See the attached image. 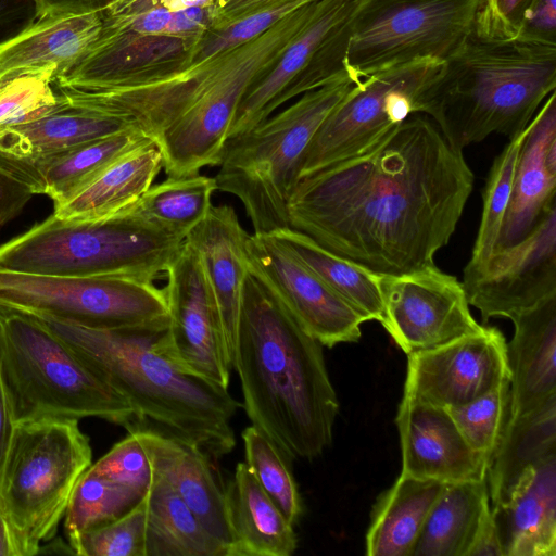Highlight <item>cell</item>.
Wrapping results in <instances>:
<instances>
[{
  "instance_id": "35",
  "label": "cell",
  "mask_w": 556,
  "mask_h": 556,
  "mask_svg": "<svg viewBox=\"0 0 556 556\" xmlns=\"http://www.w3.org/2000/svg\"><path fill=\"white\" fill-rule=\"evenodd\" d=\"M270 236L315 271L365 321L376 320L383 325L386 315L380 275L326 250L308 236L290 227Z\"/></svg>"
},
{
  "instance_id": "47",
  "label": "cell",
  "mask_w": 556,
  "mask_h": 556,
  "mask_svg": "<svg viewBox=\"0 0 556 556\" xmlns=\"http://www.w3.org/2000/svg\"><path fill=\"white\" fill-rule=\"evenodd\" d=\"M33 195L25 184L0 167V231L22 212Z\"/></svg>"
},
{
  "instance_id": "43",
  "label": "cell",
  "mask_w": 556,
  "mask_h": 556,
  "mask_svg": "<svg viewBox=\"0 0 556 556\" xmlns=\"http://www.w3.org/2000/svg\"><path fill=\"white\" fill-rule=\"evenodd\" d=\"M94 473L130 488L146 495L153 481L154 471L150 457L137 434L118 441L112 448L89 467Z\"/></svg>"
},
{
  "instance_id": "24",
  "label": "cell",
  "mask_w": 556,
  "mask_h": 556,
  "mask_svg": "<svg viewBox=\"0 0 556 556\" xmlns=\"http://www.w3.org/2000/svg\"><path fill=\"white\" fill-rule=\"evenodd\" d=\"M247 236L232 206L212 205L205 218L186 238L201 258L231 367L242 289L248 275Z\"/></svg>"
},
{
  "instance_id": "29",
  "label": "cell",
  "mask_w": 556,
  "mask_h": 556,
  "mask_svg": "<svg viewBox=\"0 0 556 556\" xmlns=\"http://www.w3.org/2000/svg\"><path fill=\"white\" fill-rule=\"evenodd\" d=\"M60 99L61 105L54 111L0 131V154L39 157L116 132L138 129L124 119L75 106Z\"/></svg>"
},
{
  "instance_id": "12",
  "label": "cell",
  "mask_w": 556,
  "mask_h": 556,
  "mask_svg": "<svg viewBox=\"0 0 556 556\" xmlns=\"http://www.w3.org/2000/svg\"><path fill=\"white\" fill-rule=\"evenodd\" d=\"M444 62L414 61L354 84L317 129L300 179L370 149L412 114Z\"/></svg>"
},
{
  "instance_id": "37",
  "label": "cell",
  "mask_w": 556,
  "mask_h": 556,
  "mask_svg": "<svg viewBox=\"0 0 556 556\" xmlns=\"http://www.w3.org/2000/svg\"><path fill=\"white\" fill-rule=\"evenodd\" d=\"M143 496L88 468L75 484L64 515L68 544L72 545L83 533L119 518Z\"/></svg>"
},
{
  "instance_id": "23",
  "label": "cell",
  "mask_w": 556,
  "mask_h": 556,
  "mask_svg": "<svg viewBox=\"0 0 556 556\" xmlns=\"http://www.w3.org/2000/svg\"><path fill=\"white\" fill-rule=\"evenodd\" d=\"M152 139L138 129L116 132L39 157L0 154V167L34 194L49 197L54 208L84 190L123 155Z\"/></svg>"
},
{
  "instance_id": "42",
  "label": "cell",
  "mask_w": 556,
  "mask_h": 556,
  "mask_svg": "<svg viewBox=\"0 0 556 556\" xmlns=\"http://www.w3.org/2000/svg\"><path fill=\"white\" fill-rule=\"evenodd\" d=\"M147 494L119 518L83 533L71 546L80 556H146Z\"/></svg>"
},
{
  "instance_id": "15",
  "label": "cell",
  "mask_w": 556,
  "mask_h": 556,
  "mask_svg": "<svg viewBox=\"0 0 556 556\" xmlns=\"http://www.w3.org/2000/svg\"><path fill=\"white\" fill-rule=\"evenodd\" d=\"M383 328L406 355L431 350L483 329L458 279L435 264L400 276L380 275Z\"/></svg>"
},
{
  "instance_id": "30",
  "label": "cell",
  "mask_w": 556,
  "mask_h": 556,
  "mask_svg": "<svg viewBox=\"0 0 556 556\" xmlns=\"http://www.w3.org/2000/svg\"><path fill=\"white\" fill-rule=\"evenodd\" d=\"M556 455V396L516 418H507L486 475L491 508L506 502L531 468Z\"/></svg>"
},
{
  "instance_id": "39",
  "label": "cell",
  "mask_w": 556,
  "mask_h": 556,
  "mask_svg": "<svg viewBox=\"0 0 556 556\" xmlns=\"http://www.w3.org/2000/svg\"><path fill=\"white\" fill-rule=\"evenodd\" d=\"M241 438L244 446V463L286 519L295 526L303 507L288 457L269 438L252 425L242 431Z\"/></svg>"
},
{
  "instance_id": "6",
  "label": "cell",
  "mask_w": 556,
  "mask_h": 556,
  "mask_svg": "<svg viewBox=\"0 0 556 556\" xmlns=\"http://www.w3.org/2000/svg\"><path fill=\"white\" fill-rule=\"evenodd\" d=\"M184 241L129 208L100 218L52 213L0 245V270L153 282L165 275Z\"/></svg>"
},
{
  "instance_id": "2",
  "label": "cell",
  "mask_w": 556,
  "mask_h": 556,
  "mask_svg": "<svg viewBox=\"0 0 556 556\" xmlns=\"http://www.w3.org/2000/svg\"><path fill=\"white\" fill-rule=\"evenodd\" d=\"M232 369L247 417L289 460L315 458L330 446L339 402L323 345L249 270Z\"/></svg>"
},
{
  "instance_id": "4",
  "label": "cell",
  "mask_w": 556,
  "mask_h": 556,
  "mask_svg": "<svg viewBox=\"0 0 556 556\" xmlns=\"http://www.w3.org/2000/svg\"><path fill=\"white\" fill-rule=\"evenodd\" d=\"M555 88L556 46L472 31L422 93L418 114L463 152L492 134L519 135Z\"/></svg>"
},
{
  "instance_id": "48",
  "label": "cell",
  "mask_w": 556,
  "mask_h": 556,
  "mask_svg": "<svg viewBox=\"0 0 556 556\" xmlns=\"http://www.w3.org/2000/svg\"><path fill=\"white\" fill-rule=\"evenodd\" d=\"M42 14H88L106 11L118 0H37Z\"/></svg>"
},
{
  "instance_id": "27",
  "label": "cell",
  "mask_w": 556,
  "mask_h": 556,
  "mask_svg": "<svg viewBox=\"0 0 556 556\" xmlns=\"http://www.w3.org/2000/svg\"><path fill=\"white\" fill-rule=\"evenodd\" d=\"M491 511L504 556H555L556 455L527 471Z\"/></svg>"
},
{
  "instance_id": "34",
  "label": "cell",
  "mask_w": 556,
  "mask_h": 556,
  "mask_svg": "<svg viewBox=\"0 0 556 556\" xmlns=\"http://www.w3.org/2000/svg\"><path fill=\"white\" fill-rule=\"evenodd\" d=\"M147 502L146 556H227L226 547L155 472Z\"/></svg>"
},
{
  "instance_id": "7",
  "label": "cell",
  "mask_w": 556,
  "mask_h": 556,
  "mask_svg": "<svg viewBox=\"0 0 556 556\" xmlns=\"http://www.w3.org/2000/svg\"><path fill=\"white\" fill-rule=\"evenodd\" d=\"M354 84L344 72L252 129L226 140L214 177L217 190L241 201L254 233L270 235L289 228L288 203L308 147L324 119Z\"/></svg>"
},
{
  "instance_id": "5",
  "label": "cell",
  "mask_w": 556,
  "mask_h": 556,
  "mask_svg": "<svg viewBox=\"0 0 556 556\" xmlns=\"http://www.w3.org/2000/svg\"><path fill=\"white\" fill-rule=\"evenodd\" d=\"M0 382L14 425L100 418L129 429L126 399L41 318L0 306Z\"/></svg>"
},
{
  "instance_id": "28",
  "label": "cell",
  "mask_w": 556,
  "mask_h": 556,
  "mask_svg": "<svg viewBox=\"0 0 556 556\" xmlns=\"http://www.w3.org/2000/svg\"><path fill=\"white\" fill-rule=\"evenodd\" d=\"M231 543L228 556H291L298 547L292 526L262 489L245 463L226 486Z\"/></svg>"
},
{
  "instance_id": "11",
  "label": "cell",
  "mask_w": 556,
  "mask_h": 556,
  "mask_svg": "<svg viewBox=\"0 0 556 556\" xmlns=\"http://www.w3.org/2000/svg\"><path fill=\"white\" fill-rule=\"evenodd\" d=\"M0 306L88 329L136 326L168 315L164 290L153 282L4 270Z\"/></svg>"
},
{
  "instance_id": "45",
  "label": "cell",
  "mask_w": 556,
  "mask_h": 556,
  "mask_svg": "<svg viewBox=\"0 0 556 556\" xmlns=\"http://www.w3.org/2000/svg\"><path fill=\"white\" fill-rule=\"evenodd\" d=\"M517 38L556 46V0H533Z\"/></svg>"
},
{
  "instance_id": "36",
  "label": "cell",
  "mask_w": 556,
  "mask_h": 556,
  "mask_svg": "<svg viewBox=\"0 0 556 556\" xmlns=\"http://www.w3.org/2000/svg\"><path fill=\"white\" fill-rule=\"evenodd\" d=\"M216 190L215 178L199 173L167 177L152 185L128 208L140 218L186 239L207 215Z\"/></svg>"
},
{
  "instance_id": "21",
  "label": "cell",
  "mask_w": 556,
  "mask_h": 556,
  "mask_svg": "<svg viewBox=\"0 0 556 556\" xmlns=\"http://www.w3.org/2000/svg\"><path fill=\"white\" fill-rule=\"evenodd\" d=\"M556 206V93L528 124L515 169L509 203L495 251L523 240ZM493 252V253H494Z\"/></svg>"
},
{
  "instance_id": "10",
  "label": "cell",
  "mask_w": 556,
  "mask_h": 556,
  "mask_svg": "<svg viewBox=\"0 0 556 556\" xmlns=\"http://www.w3.org/2000/svg\"><path fill=\"white\" fill-rule=\"evenodd\" d=\"M479 0H361L350 23L344 67L356 84L420 60L444 62L473 30Z\"/></svg>"
},
{
  "instance_id": "3",
  "label": "cell",
  "mask_w": 556,
  "mask_h": 556,
  "mask_svg": "<svg viewBox=\"0 0 556 556\" xmlns=\"http://www.w3.org/2000/svg\"><path fill=\"white\" fill-rule=\"evenodd\" d=\"M41 319L126 399L135 415L132 426H148L179 438L213 458L233 450L231 419L241 404L228 389L182 372L161 352L160 339L167 329L168 315L114 329Z\"/></svg>"
},
{
  "instance_id": "1",
  "label": "cell",
  "mask_w": 556,
  "mask_h": 556,
  "mask_svg": "<svg viewBox=\"0 0 556 556\" xmlns=\"http://www.w3.org/2000/svg\"><path fill=\"white\" fill-rule=\"evenodd\" d=\"M463 152L412 114L364 153L301 178L289 227L378 275L431 265L473 189Z\"/></svg>"
},
{
  "instance_id": "18",
  "label": "cell",
  "mask_w": 556,
  "mask_h": 556,
  "mask_svg": "<svg viewBox=\"0 0 556 556\" xmlns=\"http://www.w3.org/2000/svg\"><path fill=\"white\" fill-rule=\"evenodd\" d=\"M509 379L507 342L496 327L407 355L405 394L442 408L468 403Z\"/></svg>"
},
{
  "instance_id": "17",
  "label": "cell",
  "mask_w": 556,
  "mask_h": 556,
  "mask_svg": "<svg viewBox=\"0 0 556 556\" xmlns=\"http://www.w3.org/2000/svg\"><path fill=\"white\" fill-rule=\"evenodd\" d=\"M469 305L482 320L508 318L556 295V206L513 247L495 251L479 268L464 270Z\"/></svg>"
},
{
  "instance_id": "22",
  "label": "cell",
  "mask_w": 556,
  "mask_h": 556,
  "mask_svg": "<svg viewBox=\"0 0 556 556\" xmlns=\"http://www.w3.org/2000/svg\"><path fill=\"white\" fill-rule=\"evenodd\" d=\"M153 471L165 480L200 519L208 533L229 554L231 543L227 517L226 486L217 476L211 456L194 444L148 426L135 425Z\"/></svg>"
},
{
  "instance_id": "26",
  "label": "cell",
  "mask_w": 556,
  "mask_h": 556,
  "mask_svg": "<svg viewBox=\"0 0 556 556\" xmlns=\"http://www.w3.org/2000/svg\"><path fill=\"white\" fill-rule=\"evenodd\" d=\"M508 419L556 396V295L510 318Z\"/></svg>"
},
{
  "instance_id": "31",
  "label": "cell",
  "mask_w": 556,
  "mask_h": 556,
  "mask_svg": "<svg viewBox=\"0 0 556 556\" xmlns=\"http://www.w3.org/2000/svg\"><path fill=\"white\" fill-rule=\"evenodd\" d=\"M445 483L401 473L376 502L366 534L368 556H412Z\"/></svg>"
},
{
  "instance_id": "25",
  "label": "cell",
  "mask_w": 556,
  "mask_h": 556,
  "mask_svg": "<svg viewBox=\"0 0 556 556\" xmlns=\"http://www.w3.org/2000/svg\"><path fill=\"white\" fill-rule=\"evenodd\" d=\"M103 24V12L40 15L28 29L0 47V80L29 71H48L54 81L62 79L91 51Z\"/></svg>"
},
{
  "instance_id": "32",
  "label": "cell",
  "mask_w": 556,
  "mask_h": 556,
  "mask_svg": "<svg viewBox=\"0 0 556 556\" xmlns=\"http://www.w3.org/2000/svg\"><path fill=\"white\" fill-rule=\"evenodd\" d=\"M163 168V154L154 139L136 147L53 214L60 218H100L135 204Z\"/></svg>"
},
{
  "instance_id": "20",
  "label": "cell",
  "mask_w": 556,
  "mask_h": 556,
  "mask_svg": "<svg viewBox=\"0 0 556 556\" xmlns=\"http://www.w3.org/2000/svg\"><path fill=\"white\" fill-rule=\"evenodd\" d=\"M395 422L401 473L445 484L486 479L490 459L468 445L445 408L403 393Z\"/></svg>"
},
{
  "instance_id": "19",
  "label": "cell",
  "mask_w": 556,
  "mask_h": 556,
  "mask_svg": "<svg viewBox=\"0 0 556 556\" xmlns=\"http://www.w3.org/2000/svg\"><path fill=\"white\" fill-rule=\"evenodd\" d=\"M202 38L138 33L104 17L101 36L91 51L68 75L53 84L102 90L164 76L188 66Z\"/></svg>"
},
{
  "instance_id": "44",
  "label": "cell",
  "mask_w": 556,
  "mask_h": 556,
  "mask_svg": "<svg viewBox=\"0 0 556 556\" xmlns=\"http://www.w3.org/2000/svg\"><path fill=\"white\" fill-rule=\"evenodd\" d=\"M533 0H479L473 33L480 37L509 40L519 35Z\"/></svg>"
},
{
  "instance_id": "40",
  "label": "cell",
  "mask_w": 556,
  "mask_h": 556,
  "mask_svg": "<svg viewBox=\"0 0 556 556\" xmlns=\"http://www.w3.org/2000/svg\"><path fill=\"white\" fill-rule=\"evenodd\" d=\"M445 409L468 445L491 462L508 417L509 379L468 403Z\"/></svg>"
},
{
  "instance_id": "14",
  "label": "cell",
  "mask_w": 556,
  "mask_h": 556,
  "mask_svg": "<svg viewBox=\"0 0 556 556\" xmlns=\"http://www.w3.org/2000/svg\"><path fill=\"white\" fill-rule=\"evenodd\" d=\"M169 323L161 352L182 372L228 389L232 370L201 258L185 239L165 271Z\"/></svg>"
},
{
  "instance_id": "52",
  "label": "cell",
  "mask_w": 556,
  "mask_h": 556,
  "mask_svg": "<svg viewBox=\"0 0 556 556\" xmlns=\"http://www.w3.org/2000/svg\"><path fill=\"white\" fill-rule=\"evenodd\" d=\"M215 0H156V5L175 12L194 7H214Z\"/></svg>"
},
{
  "instance_id": "49",
  "label": "cell",
  "mask_w": 556,
  "mask_h": 556,
  "mask_svg": "<svg viewBox=\"0 0 556 556\" xmlns=\"http://www.w3.org/2000/svg\"><path fill=\"white\" fill-rule=\"evenodd\" d=\"M468 556H504L498 530L492 511L482 522Z\"/></svg>"
},
{
  "instance_id": "13",
  "label": "cell",
  "mask_w": 556,
  "mask_h": 556,
  "mask_svg": "<svg viewBox=\"0 0 556 556\" xmlns=\"http://www.w3.org/2000/svg\"><path fill=\"white\" fill-rule=\"evenodd\" d=\"M359 1L317 0L311 17L274 66L244 93L228 138L252 129L289 100L346 72L350 23Z\"/></svg>"
},
{
  "instance_id": "54",
  "label": "cell",
  "mask_w": 556,
  "mask_h": 556,
  "mask_svg": "<svg viewBox=\"0 0 556 556\" xmlns=\"http://www.w3.org/2000/svg\"><path fill=\"white\" fill-rule=\"evenodd\" d=\"M228 1L230 0H215L213 12L216 10H219L222 7H224Z\"/></svg>"
},
{
  "instance_id": "41",
  "label": "cell",
  "mask_w": 556,
  "mask_h": 556,
  "mask_svg": "<svg viewBox=\"0 0 556 556\" xmlns=\"http://www.w3.org/2000/svg\"><path fill=\"white\" fill-rule=\"evenodd\" d=\"M48 71H29L0 80V131L35 121L61 105Z\"/></svg>"
},
{
  "instance_id": "16",
  "label": "cell",
  "mask_w": 556,
  "mask_h": 556,
  "mask_svg": "<svg viewBox=\"0 0 556 556\" xmlns=\"http://www.w3.org/2000/svg\"><path fill=\"white\" fill-rule=\"evenodd\" d=\"M248 270L323 346L357 342L365 319L315 271L270 235L248 233Z\"/></svg>"
},
{
  "instance_id": "33",
  "label": "cell",
  "mask_w": 556,
  "mask_h": 556,
  "mask_svg": "<svg viewBox=\"0 0 556 556\" xmlns=\"http://www.w3.org/2000/svg\"><path fill=\"white\" fill-rule=\"evenodd\" d=\"M490 513L486 479L446 483L430 509L412 556H468Z\"/></svg>"
},
{
  "instance_id": "8",
  "label": "cell",
  "mask_w": 556,
  "mask_h": 556,
  "mask_svg": "<svg viewBox=\"0 0 556 556\" xmlns=\"http://www.w3.org/2000/svg\"><path fill=\"white\" fill-rule=\"evenodd\" d=\"M316 2L235 48L187 66L197 80L194 97L156 141L167 177L193 175L202 167L218 165L241 99L274 66L311 17Z\"/></svg>"
},
{
  "instance_id": "9",
  "label": "cell",
  "mask_w": 556,
  "mask_h": 556,
  "mask_svg": "<svg viewBox=\"0 0 556 556\" xmlns=\"http://www.w3.org/2000/svg\"><path fill=\"white\" fill-rule=\"evenodd\" d=\"M91 464L90 441L77 420L15 425L0 480V511L16 556L38 555L55 536L74 486Z\"/></svg>"
},
{
  "instance_id": "51",
  "label": "cell",
  "mask_w": 556,
  "mask_h": 556,
  "mask_svg": "<svg viewBox=\"0 0 556 556\" xmlns=\"http://www.w3.org/2000/svg\"><path fill=\"white\" fill-rule=\"evenodd\" d=\"M153 7H156V0H118L103 14L108 17L130 16Z\"/></svg>"
},
{
  "instance_id": "38",
  "label": "cell",
  "mask_w": 556,
  "mask_h": 556,
  "mask_svg": "<svg viewBox=\"0 0 556 556\" xmlns=\"http://www.w3.org/2000/svg\"><path fill=\"white\" fill-rule=\"evenodd\" d=\"M527 127L494 159L482 192V214L471 256L464 270L481 267L495 250L509 203L518 154Z\"/></svg>"
},
{
  "instance_id": "50",
  "label": "cell",
  "mask_w": 556,
  "mask_h": 556,
  "mask_svg": "<svg viewBox=\"0 0 556 556\" xmlns=\"http://www.w3.org/2000/svg\"><path fill=\"white\" fill-rule=\"evenodd\" d=\"M15 425L13 424L8 402L0 382V480L11 446Z\"/></svg>"
},
{
  "instance_id": "46",
  "label": "cell",
  "mask_w": 556,
  "mask_h": 556,
  "mask_svg": "<svg viewBox=\"0 0 556 556\" xmlns=\"http://www.w3.org/2000/svg\"><path fill=\"white\" fill-rule=\"evenodd\" d=\"M40 15L37 0H0V47L28 29Z\"/></svg>"
},
{
  "instance_id": "53",
  "label": "cell",
  "mask_w": 556,
  "mask_h": 556,
  "mask_svg": "<svg viewBox=\"0 0 556 556\" xmlns=\"http://www.w3.org/2000/svg\"><path fill=\"white\" fill-rule=\"evenodd\" d=\"M0 556H16L9 526L0 511Z\"/></svg>"
}]
</instances>
